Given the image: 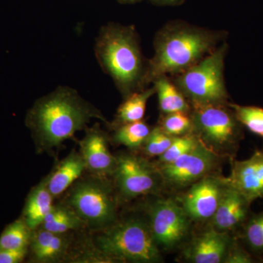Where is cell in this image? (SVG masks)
<instances>
[{
	"mask_svg": "<svg viewBox=\"0 0 263 263\" xmlns=\"http://www.w3.org/2000/svg\"><path fill=\"white\" fill-rule=\"evenodd\" d=\"M108 121L99 109L76 89L59 86L36 100L26 117L38 154L49 152L85 130L91 119Z\"/></svg>",
	"mask_w": 263,
	"mask_h": 263,
	"instance_id": "obj_1",
	"label": "cell"
},
{
	"mask_svg": "<svg viewBox=\"0 0 263 263\" xmlns=\"http://www.w3.org/2000/svg\"><path fill=\"white\" fill-rule=\"evenodd\" d=\"M95 52L100 67L112 78L124 99L145 89L147 63L134 27L114 23L103 26Z\"/></svg>",
	"mask_w": 263,
	"mask_h": 263,
	"instance_id": "obj_2",
	"label": "cell"
},
{
	"mask_svg": "<svg viewBox=\"0 0 263 263\" xmlns=\"http://www.w3.org/2000/svg\"><path fill=\"white\" fill-rule=\"evenodd\" d=\"M216 33L173 24L157 34L155 56L147 62L146 85L167 74L181 73L216 49Z\"/></svg>",
	"mask_w": 263,
	"mask_h": 263,
	"instance_id": "obj_3",
	"label": "cell"
},
{
	"mask_svg": "<svg viewBox=\"0 0 263 263\" xmlns=\"http://www.w3.org/2000/svg\"><path fill=\"white\" fill-rule=\"evenodd\" d=\"M100 231L95 238V247L108 260L145 263L162 260L148 222L139 218L116 221Z\"/></svg>",
	"mask_w": 263,
	"mask_h": 263,
	"instance_id": "obj_4",
	"label": "cell"
},
{
	"mask_svg": "<svg viewBox=\"0 0 263 263\" xmlns=\"http://www.w3.org/2000/svg\"><path fill=\"white\" fill-rule=\"evenodd\" d=\"M228 105H193L192 132L219 157H233L243 136L242 124Z\"/></svg>",
	"mask_w": 263,
	"mask_h": 263,
	"instance_id": "obj_5",
	"label": "cell"
},
{
	"mask_svg": "<svg viewBox=\"0 0 263 263\" xmlns=\"http://www.w3.org/2000/svg\"><path fill=\"white\" fill-rule=\"evenodd\" d=\"M70 189L64 203L86 227L100 230L117 221V198L108 179L91 176L76 181Z\"/></svg>",
	"mask_w": 263,
	"mask_h": 263,
	"instance_id": "obj_6",
	"label": "cell"
},
{
	"mask_svg": "<svg viewBox=\"0 0 263 263\" xmlns=\"http://www.w3.org/2000/svg\"><path fill=\"white\" fill-rule=\"evenodd\" d=\"M227 45L221 46L184 72L176 84L192 105H227L228 92L224 81Z\"/></svg>",
	"mask_w": 263,
	"mask_h": 263,
	"instance_id": "obj_7",
	"label": "cell"
},
{
	"mask_svg": "<svg viewBox=\"0 0 263 263\" xmlns=\"http://www.w3.org/2000/svg\"><path fill=\"white\" fill-rule=\"evenodd\" d=\"M112 176L119 196L125 200L155 193L162 183L155 164L134 155L118 156Z\"/></svg>",
	"mask_w": 263,
	"mask_h": 263,
	"instance_id": "obj_8",
	"label": "cell"
},
{
	"mask_svg": "<svg viewBox=\"0 0 263 263\" xmlns=\"http://www.w3.org/2000/svg\"><path fill=\"white\" fill-rule=\"evenodd\" d=\"M148 216L151 233L159 249H174L187 237L190 219L174 200H157L150 207Z\"/></svg>",
	"mask_w": 263,
	"mask_h": 263,
	"instance_id": "obj_9",
	"label": "cell"
},
{
	"mask_svg": "<svg viewBox=\"0 0 263 263\" xmlns=\"http://www.w3.org/2000/svg\"><path fill=\"white\" fill-rule=\"evenodd\" d=\"M219 156L200 142L196 148L179 159L165 164H155L162 183L182 188L202 179L216 168Z\"/></svg>",
	"mask_w": 263,
	"mask_h": 263,
	"instance_id": "obj_10",
	"label": "cell"
},
{
	"mask_svg": "<svg viewBox=\"0 0 263 263\" xmlns=\"http://www.w3.org/2000/svg\"><path fill=\"white\" fill-rule=\"evenodd\" d=\"M228 185L226 178L208 175L190 186L181 197V207L191 220L211 219Z\"/></svg>",
	"mask_w": 263,
	"mask_h": 263,
	"instance_id": "obj_11",
	"label": "cell"
},
{
	"mask_svg": "<svg viewBox=\"0 0 263 263\" xmlns=\"http://www.w3.org/2000/svg\"><path fill=\"white\" fill-rule=\"evenodd\" d=\"M80 141V153L91 176L108 179L117 164V157L109 150L108 136L98 124L87 127Z\"/></svg>",
	"mask_w": 263,
	"mask_h": 263,
	"instance_id": "obj_12",
	"label": "cell"
},
{
	"mask_svg": "<svg viewBox=\"0 0 263 263\" xmlns=\"http://www.w3.org/2000/svg\"><path fill=\"white\" fill-rule=\"evenodd\" d=\"M228 184L252 202L263 197V152L257 150L245 160H233Z\"/></svg>",
	"mask_w": 263,
	"mask_h": 263,
	"instance_id": "obj_13",
	"label": "cell"
},
{
	"mask_svg": "<svg viewBox=\"0 0 263 263\" xmlns=\"http://www.w3.org/2000/svg\"><path fill=\"white\" fill-rule=\"evenodd\" d=\"M251 204L247 197L228 184L215 214L211 219L212 228L229 233L241 229L251 215Z\"/></svg>",
	"mask_w": 263,
	"mask_h": 263,
	"instance_id": "obj_14",
	"label": "cell"
},
{
	"mask_svg": "<svg viewBox=\"0 0 263 263\" xmlns=\"http://www.w3.org/2000/svg\"><path fill=\"white\" fill-rule=\"evenodd\" d=\"M233 239L229 233L212 228L194 238L185 251V258L194 263L224 262Z\"/></svg>",
	"mask_w": 263,
	"mask_h": 263,
	"instance_id": "obj_15",
	"label": "cell"
},
{
	"mask_svg": "<svg viewBox=\"0 0 263 263\" xmlns=\"http://www.w3.org/2000/svg\"><path fill=\"white\" fill-rule=\"evenodd\" d=\"M86 170L80 152L72 151L59 162L46 179L47 187L53 198L60 196L70 188Z\"/></svg>",
	"mask_w": 263,
	"mask_h": 263,
	"instance_id": "obj_16",
	"label": "cell"
},
{
	"mask_svg": "<svg viewBox=\"0 0 263 263\" xmlns=\"http://www.w3.org/2000/svg\"><path fill=\"white\" fill-rule=\"evenodd\" d=\"M69 243L65 234L52 233L40 227L32 231L31 250L37 262H52L65 255Z\"/></svg>",
	"mask_w": 263,
	"mask_h": 263,
	"instance_id": "obj_17",
	"label": "cell"
},
{
	"mask_svg": "<svg viewBox=\"0 0 263 263\" xmlns=\"http://www.w3.org/2000/svg\"><path fill=\"white\" fill-rule=\"evenodd\" d=\"M53 197L47 187L46 179L31 190L23 212L24 220L31 230L40 228L53 207Z\"/></svg>",
	"mask_w": 263,
	"mask_h": 263,
	"instance_id": "obj_18",
	"label": "cell"
},
{
	"mask_svg": "<svg viewBox=\"0 0 263 263\" xmlns=\"http://www.w3.org/2000/svg\"><path fill=\"white\" fill-rule=\"evenodd\" d=\"M155 93V87H153L140 90L129 95L118 109L115 121L110 124L111 127L116 128L127 123L141 121L144 117L147 103Z\"/></svg>",
	"mask_w": 263,
	"mask_h": 263,
	"instance_id": "obj_19",
	"label": "cell"
},
{
	"mask_svg": "<svg viewBox=\"0 0 263 263\" xmlns=\"http://www.w3.org/2000/svg\"><path fill=\"white\" fill-rule=\"evenodd\" d=\"M156 92L158 94L160 108L164 114L174 112H187L190 105L179 88L175 86L166 78L162 76L155 81Z\"/></svg>",
	"mask_w": 263,
	"mask_h": 263,
	"instance_id": "obj_20",
	"label": "cell"
},
{
	"mask_svg": "<svg viewBox=\"0 0 263 263\" xmlns=\"http://www.w3.org/2000/svg\"><path fill=\"white\" fill-rule=\"evenodd\" d=\"M41 227L52 233L65 234L71 230H79L86 226L76 213L64 203L53 205Z\"/></svg>",
	"mask_w": 263,
	"mask_h": 263,
	"instance_id": "obj_21",
	"label": "cell"
},
{
	"mask_svg": "<svg viewBox=\"0 0 263 263\" xmlns=\"http://www.w3.org/2000/svg\"><path fill=\"white\" fill-rule=\"evenodd\" d=\"M151 130L149 126L142 120L127 123L115 128L114 141L132 149L139 148L143 146Z\"/></svg>",
	"mask_w": 263,
	"mask_h": 263,
	"instance_id": "obj_22",
	"label": "cell"
},
{
	"mask_svg": "<svg viewBox=\"0 0 263 263\" xmlns=\"http://www.w3.org/2000/svg\"><path fill=\"white\" fill-rule=\"evenodd\" d=\"M32 230L23 218L7 226L0 235V249H24L30 245Z\"/></svg>",
	"mask_w": 263,
	"mask_h": 263,
	"instance_id": "obj_23",
	"label": "cell"
},
{
	"mask_svg": "<svg viewBox=\"0 0 263 263\" xmlns=\"http://www.w3.org/2000/svg\"><path fill=\"white\" fill-rule=\"evenodd\" d=\"M240 238L251 252L263 253V212L249 216L241 228Z\"/></svg>",
	"mask_w": 263,
	"mask_h": 263,
	"instance_id": "obj_24",
	"label": "cell"
},
{
	"mask_svg": "<svg viewBox=\"0 0 263 263\" xmlns=\"http://www.w3.org/2000/svg\"><path fill=\"white\" fill-rule=\"evenodd\" d=\"M238 122L263 139V108L228 103Z\"/></svg>",
	"mask_w": 263,
	"mask_h": 263,
	"instance_id": "obj_25",
	"label": "cell"
},
{
	"mask_svg": "<svg viewBox=\"0 0 263 263\" xmlns=\"http://www.w3.org/2000/svg\"><path fill=\"white\" fill-rule=\"evenodd\" d=\"M200 143L198 138L193 133H188L183 136L174 137L172 143L167 151L159 157L157 164L171 163L181 156L191 152Z\"/></svg>",
	"mask_w": 263,
	"mask_h": 263,
	"instance_id": "obj_26",
	"label": "cell"
},
{
	"mask_svg": "<svg viewBox=\"0 0 263 263\" xmlns=\"http://www.w3.org/2000/svg\"><path fill=\"white\" fill-rule=\"evenodd\" d=\"M160 127L164 133L173 137L188 134L193 129L191 116L187 112H174L165 114Z\"/></svg>",
	"mask_w": 263,
	"mask_h": 263,
	"instance_id": "obj_27",
	"label": "cell"
},
{
	"mask_svg": "<svg viewBox=\"0 0 263 263\" xmlns=\"http://www.w3.org/2000/svg\"><path fill=\"white\" fill-rule=\"evenodd\" d=\"M174 137L169 136L159 126L150 132L142 148L143 152L149 157H160L172 143Z\"/></svg>",
	"mask_w": 263,
	"mask_h": 263,
	"instance_id": "obj_28",
	"label": "cell"
},
{
	"mask_svg": "<svg viewBox=\"0 0 263 263\" xmlns=\"http://www.w3.org/2000/svg\"><path fill=\"white\" fill-rule=\"evenodd\" d=\"M254 259L252 254L249 253L247 249L241 247V245L233 238L231 245L227 254L224 263H252Z\"/></svg>",
	"mask_w": 263,
	"mask_h": 263,
	"instance_id": "obj_29",
	"label": "cell"
},
{
	"mask_svg": "<svg viewBox=\"0 0 263 263\" xmlns=\"http://www.w3.org/2000/svg\"><path fill=\"white\" fill-rule=\"evenodd\" d=\"M27 253V249H0V263L22 262Z\"/></svg>",
	"mask_w": 263,
	"mask_h": 263,
	"instance_id": "obj_30",
	"label": "cell"
},
{
	"mask_svg": "<svg viewBox=\"0 0 263 263\" xmlns=\"http://www.w3.org/2000/svg\"><path fill=\"white\" fill-rule=\"evenodd\" d=\"M150 1L159 5H178L183 3L184 0H150Z\"/></svg>",
	"mask_w": 263,
	"mask_h": 263,
	"instance_id": "obj_31",
	"label": "cell"
},
{
	"mask_svg": "<svg viewBox=\"0 0 263 263\" xmlns=\"http://www.w3.org/2000/svg\"><path fill=\"white\" fill-rule=\"evenodd\" d=\"M117 1L122 3H136L142 0H117Z\"/></svg>",
	"mask_w": 263,
	"mask_h": 263,
	"instance_id": "obj_32",
	"label": "cell"
}]
</instances>
